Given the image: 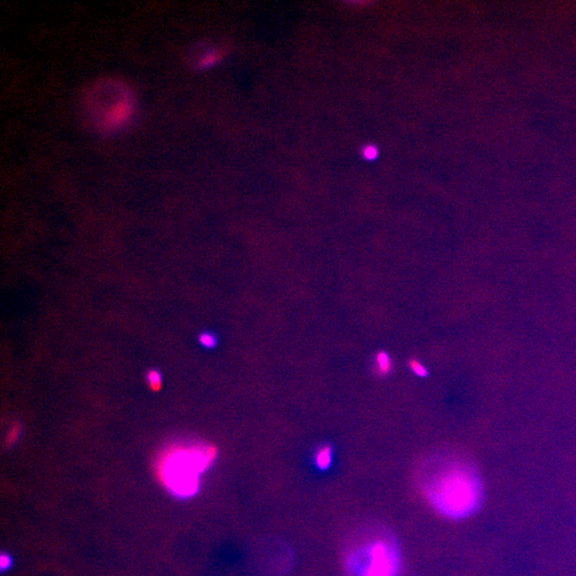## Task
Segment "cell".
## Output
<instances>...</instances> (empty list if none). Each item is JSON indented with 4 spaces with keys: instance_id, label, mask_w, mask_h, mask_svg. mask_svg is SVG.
Listing matches in <instances>:
<instances>
[{
    "instance_id": "6da1fadb",
    "label": "cell",
    "mask_w": 576,
    "mask_h": 576,
    "mask_svg": "<svg viewBox=\"0 0 576 576\" xmlns=\"http://www.w3.org/2000/svg\"><path fill=\"white\" fill-rule=\"evenodd\" d=\"M83 124L91 132L110 137L123 132L137 115V97L131 86L114 76L94 79L79 99Z\"/></svg>"
},
{
    "instance_id": "7a4b0ae2",
    "label": "cell",
    "mask_w": 576,
    "mask_h": 576,
    "mask_svg": "<svg viewBox=\"0 0 576 576\" xmlns=\"http://www.w3.org/2000/svg\"><path fill=\"white\" fill-rule=\"evenodd\" d=\"M422 491L439 514L452 520L467 518L480 508L483 488L473 467L456 460L435 464L421 480Z\"/></svg>"
},
{
    "instance_id": "3957f363",
    "label": "cell",
    "mask_w": 576,
    "mask_h": 576,
    "mask_svg": "<svg viewBox=\"0 0 576 576\" xmlns=\"http://www.w3.org/2000/svg\"><path fill=\"white\" fill-rule=\"evenodd\" d=\"M348 576H397L401 556L390 534H371L352 547L346 556Z\"/></svg>"
},
{
    "instance_id": "277c9868",
    "label": "cell",
    "mask_w": 576,
    "mask_h": 576,
    "mask_svg": "<svg viewBox=\"0 0 576 576\" xmlns=\"http://www.w3.org/2000/svg\"><path fill=\"white\" fill-rule=\"evenodd\" d=\"M214 449L205 451H178L165 459L162 465V478L166 486L175 494L191 495L197 490L199 474L214 459Z\"/></svg>"
},
{
    "instance_id": "5b68a950",
    "label": "cell",
    "mask_w": 576,
    "mask_h": 576,
    "mask_svg": "<svg viewBox=\"0 0 576 576\" xmlns=\"http://www.w3.org/2000/svg\"><path fill=\"white\" fill-rule=\"evenodd\" d=\"M332 458V447L329 445L322 446L315 454L314 463L321 470H326L331 466Z\"/></svg>"
},
{
    "instance_id": "8992f818",
    "label": "cell",
    "mask_w": 576,
    "mask_h": 576,
    "mask_svg": "<svg viewBox=\"0 0 576 576\" xmlns=\"http://www.w3.org/2000/svg\"><path fill=\"white\" fill-rule=\"evenodd\" d=\"M392 368V362L389 355L386 352H379L375 356V370L380 376L389 374Z\"/></svg>"
},
{
    "instance_id": "52a82bcc",
    "label": "cell",
    "mask_w": 576,
    "mask_h": 576,
    "mask_svg": "<svg viewBox=\"0 0 576 576\" xmlns=\"http://www.w3.org/2000/svg\"><path fill=\"white\" fill-rule=\"evenodd\" d=\"M147 379H148V385L151 387V389L156 391L160 389L161 386H162V378L158 371L151 370L148 372Z\"/></svg>"
},
{
    "instance_id": "ba28073f",
    "label": "cell",
    "mask_w": 576,
    "mask_h": 576,
    "mask_svg": "<svg viewBox=\"0 0 576 576\" xmlns=\"http://www.w3.org/2000/svg\"><path fill=\"white\" fill-rule=\"evenodd\" d=\"M408 365H409V367H410L412 372L414 373L417 376L420 377V378H425V377L427 376L428 371L421 363L419 362L418 360H411Z\"/></svg>"
},
{
    "instance_id": "9c48e42d",
    "label": "cell",
    "mask_w": 576,
    "mask_h": 576,
    "mask_svg": "<svg viewBox=\"0 0 576 576\" xmlns=\"http://www.w3.org/2000/svg\"><path fill=\"white\" fill-rule=\"evenodd\" d=\"M199 342L201 345L207 348H212L217 344L216 338L209 333H204L200 335Z\"/></svg>"
},
{
    "instance_id": "30bf717a",
    "label": "cell",
    "mask_w": 576,
    "mask_h": 576,
    "mask_svg": "<svg viewBox=\"0 0 576 576\" xmlns=\"http://www.w3.org/2000/svg\"><path fill=\"white\" fill-rule=\"evenodd\" d=\"M18 429H19L18 427H13L9 431L8 435H7V438H6V443H8V444L12 443L17 439V437L19 435V430Z\"/></svg>"
}]
</instances>
